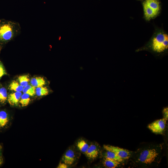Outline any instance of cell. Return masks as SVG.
Returning <instances> with one entry per match:
<instances>
[{
    "mask_svg": "<svg viewBox=\"0 0 168 168\" xmlns=\"http://www.w3.org/2000/svg\"><path fill=\"white\" fill-rule=\"evenodd\" d=\"M163 147L162 143H152L142 145L132 152L129 159L135 167L147 168L156 166L162 159Z\"/></svg>",
    "mask_w": 168,
    "mask_h": 168,
    "instance_id": "obj_1",
    "label": "cell"
},
{
    "mask_svg": "<svg viewBox=\"0 0 168 168\" xmlns=\"http://www.w3.org/2000/svg\"><path fill=\"white\" fill-rule=\"evenodd\" d=\"M20 24L16 21L0 19V52L7 43L14 40L21 33Z\"/></svg>",
    "mask_w": 168,
    "mask_h": 168,
    "instance_id": "obj_2",
    "label": "cell"
},
{
    "mask_svg": "<svg viewBox=\"0 0 168 168\" xmlns=\"http://www.w3.org/2000/svg\"><path fill=\"white\" fill-rule=\"evenodd\" d=\"M150 45L152 49L157 53H161L168 49V35L163 31H159L152 37Z\"/></svg>",
    "mask_w": 168,
    "mask_h": 168,
    "instance_id": "obj_3",
    "label": "cell"
},
{
    "mask_svg": "<svg viewBox=\"0 0 168 168\" xmlns=\"http://www.w3.org/2000/svg\"><path fill=\"white\" fill-rule=\"evenodd\" d=\"M142 5L144 17L147 20L154 18L159 14L160 7L157 0H145Z\"/></svg>",
    "mask_w": 168,
    "mask_h": 168,
    "instance_id": "obj_4",
    "label": "cell"
},
{
    "mask_svg": "<svg viewBox=\"0 0 168 168\" xmlns=\"http://www.w3.org/2000/svg\"><path fill=\"white\" fill-rule=\"evenodd\" d=\"M103 147L105 150L114 152L124 160L129 159L132 152L127 150L112 145H104Z\"/></svg>",
    "mask_w": 168,
    "mask_h": 168,
    "instance_id": "obj_5",
    "label": "cell"
},
{
    "mask_svg": "<svg viewBox=\"0 0 168 168\" xmlns=\"http://www.w3.org/2000/svg\"><path fill=\"white\" fill-rule=\"evenodd\" d=\"M166 120L164 118L156 120L150 124L148 127L154 133L162 134L164 131Z\"/></svg>",
    "mask_w": 168,
    "mask_h": 168,
    "instance_id": "obj_6",
    "label": "cell"
},
{
    "mask_svg": "<svg viewBox=\"0 0 168 168\" xmlns=\"http://www.w3.org/2000/svg\"><path fill=\"white\" fill-rule=\"evenodd\" d=\"M22 94L21 92H12L8 95L7 102L12 106L18 105Z\"/></svg>",
    "mask_w": 168,
    "mask_h": 168,
    "instance_id": "obj_7",
    "label": "cell"
},
{
    "mask_svg": "<svg viewBox=\"0 0 168 168\" xmlns=\"http://www.w3.org/2000/svg\"><path fill=\"white\" fill-rule=\"evenodd\" d=\"M75 157L74 152L71 149H68L63 156L62 160L63 162L66 164L71 165L74 162Z\"/></svg>",
    "mask_w": 168,
    "mask_h": 168,
    "instance_id": "obj_8",
    "label": "cell"
},
{
    "mask_svg": "<svg viewBox=\"0 0 168 168\" xmlns=\"http://www.w3.org/2000/svg\"><path fill=\"white\" fill-rule=\"evenodd\" d=\"M99 151L97 147L95 144H91L85 152L86 156L89 159L94 160L98 156Z\"/></svg>",
    "mask_w": 168,
    "mask_h": 168,
    "instance_id": "obj_9",
    "label": "cell"
},
{
    "mask_svg": "<svg viewBox=\"0 0 168 168\" xmlns=\"http://www.w3.org/2000/svg\"><path fill=\"white\" fill-rule=\"evenodd\" d=\"M8 95L7 88L0 84V105H4L7 101Z\"/></svg>",
    "mask_w": 168,
    "mask_h": 168,
    "instance_id": "obj_10",
    "label": "cell"
},
{
    "mask_svg": "<svg viewBox=\"0 0 168 168\" xmlns=\"http://www.w3.org/2000/svg\"><path fill=\"white\" fill-rule=\"evenodd\" d=\"M9 114L4 110H0V128L6 127L9 122Z\"/></svg>",
    "mask_w": 168,
    "mask_h": 168,
    "instance_id": "obj_11",
    "label": "cell"
},
{
    "mask_svg": "<svg viewBox=\"0 0 168 168\" xmlns=\"http://www.w3.org/2000/svg\"><path fill=\"white\" fill-rule=\"evenodd\" d=\"M30 85L35 88L44 86L45 84V81L43 77H36L30 80Z\"/></svg>",
    "mask_w": 168,
    "mask_h": 168,
    "instance_id": "obj_12",
    "label": "cell"
},
{
    "mask_svg": "<svg viewBox=\"0 0 168 168\" xmlns=\"http://www.w3.org/2000/svg\"><path fill=\"white\" fill-rule=\"evenodd\" d=\"M102 163L104 166L106 168H114L119 166L121 163L116 161L104 157Z\"/></svg>",
    "mask_w": 168,
    "mask_h": 168,
    "instance_id": "obj_13",
    "label": "cell"
},
{
    "mask_svg": "<svg viewBox=\"0 0 168 168\" xmlns=\"http://www.w3.org/2000/svg\"><path fill=\"white\" fill-rule=\"evenodd\" d=\"M23 88L18 82L13 80L9 84L7 89L12 91L21 92Z\"/></svg>",
    "mask_w": 168,
    "mask_h": 168,
    "instance_id": "obj_14",
    "label": "cell"
},
{
    "mask_svg": "<svg viewBox=\"0 0 168 168\" xmlns=\"http://www.w3.org/2000/svg\"><path fill=\"white\" fill-rule=\"evenodd\" d=\"M105 154L104 157L112 159L121 163L125 161L122 159L114 152L107 150Z\"/></svg>",
    "mask_w": 168,
    "mask_h": 168,
    "instance_id": "obj_15",
    "label": "cell"
},
{
    "mask_svg": "<svg viewBox=\"0 0 168 168\" xmlns=\"http://www.w3.org/2000/svg\"><path fill=\"white\" fill-rule=\"evenodd\" d=\"M22 92L29 95L30 96H34L35 95V88L30 84L24 87Z\"/></svg>",
    "mask_w": 168,
    "mask_h": 168,
    "instance_id": "obj_16",
    "label": "cell"
},
{
    "mask_svg": "<svg viewBox=\"0 0 168 168\" xmlns=\"http://www.w3.org/2000/svg\"><path fill=\"white\" fill-rule=\"evenodd\" d=\"M47 87L44 86L35 88V95L38 96H46L49 93Z\"/></svg>",
    "mask_w": 168,
    "mask_h": 168,
    "instance_id": "obj_17",
    "label": "cell"
},
{
    "mask_svg": "<svg viewBox=\"0 0 168 168\" xmlns=\"http://www.w3.org/2000/svg\"><path fill=\"white\" fill-rule=\"evenodd\" d=\"M30 96L26 93H23L21 96L19 103L22 107L27 106L30 101Z\"/></svg>",
    "mask_w": 168,
    "mask_h": 168,
    "instance_id": "obj_18",
    "label": "cell"
},
{
    "mask_svg": "<svg viewBox=\"0 0 168 168\" xmlns=\"http://www.w3.org/2000/svg\"><path fill=\"white\" fill-rule=\"evenodd\" d=\"M18 79L19 83L24 87L28 85L30 81L29 76L26 75L19 76Z\"/></svg>",
    "mask_w": 168,
    "mask_h": 168,
    "instance_id": "obj_19",
    "label": "cell"
},
{
    "mask_svg": "<svg viewBox=\"0 0 168 168\" xmlns=\"http://www.w3.org/2000/svg\"><path fill=\"white\" fill-rule=\"evenodd\" d=\"M77 146L81 152L85 153L87 150L89 146L84 140H82L79 141L77 142Z\"/></svg>",
    "mask_w": 168,
    "mask_h": 168,
    "instance_id": "obj_20",
    "label": "cell"
},
{
    "mask_svg": "<svg viewBox=\"0 0 168 168\" xmlns=\"http://www.w3.org/2000/svg\"><path fill=\"white\" fill-rule=\"evenodd\" d=\"M7 75V73L4 66L0 60V81L2 77Z\"/></svg>",
    "mask_w": 168,
    "mask_h": 168,
    "instance_id": "obj_21",
    "label": "cell"
},
{
    "mask_svg": "<svg viewBox=\"0 0 168 168\" xmlns=\"http://www.w3.org/2000/svg\"><path fill=\"white\" fill-rule=\"evenodd\" d=\"M163 114L164 118L166 120H168V108H165L163 110Z\"/></svg>",
    "mask_w": 168,
    "mask_h": 168,
    "instance_id": "obj_22",
    "label": "cell"
},
{
    "mask_svg": "<svg viewBox=\"0 0 168 168\" xmlns=\"http://www.w3.org/2000/svg\"><path fill=\"white\" fill-rule=\"evenodd\" d=\"M68 165L65 163H60L57 167L58 168H68Z\"/></svg>",
    "mask_w": 168,
    "mask_h": 168,
    "instance_id": "obj_23",
    "label": "cell"
},
{
    "mask_svg": "<svg viewBox=\"0 0 168 168\" xmlns=\"http://www.w3.org/2000/svg\"><path fill=\"white\" fill-rule=\"evenodd\" d=\"M3 162V161L2 158L0 156V166L2 164Z\"/></svg>",
    "mask_w": 168,
    "mask_h": 168,
    "instance_id": "obj_24",
    "label": "cell"
},
{
    "mask_svg": "<svg viewBox=\"0 0 168 168\" xmlns=\"http://www.w3.org/2000/svg\"><path fill=\"white\" fill-rule=\"evenodd\" d=\"M1 149V146H0V151Z\"/></svg>",
    "mask_w": 168,
    "mask_h": 168,
    "instance_id": "obj_25",
    "label": "cell"
}]
</instances>
